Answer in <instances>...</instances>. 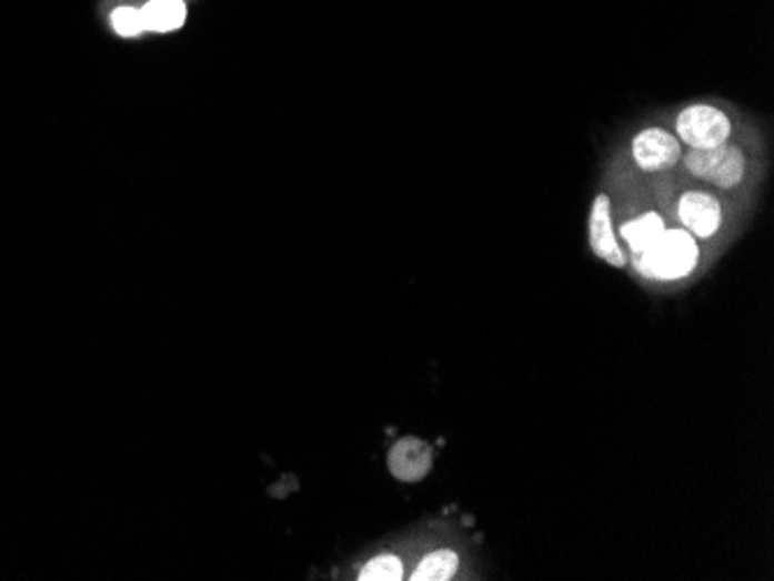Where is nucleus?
<instances>
[{
    "label": "nucleus",
    "mask_w": 774,
    "mask_h": 581,
    "mask_svg": "<svg viewBox=\"0 0 774 581\" xmlns=\"http://www.w3.org/2000/svg\"><path fill=\"white\" fill-rule=\"evenodd\" d=\"M592 253L615 269L629 267V253L622 246L615 225V204L610 191H599L590 204V221H586Z\"/></svg>",
    "instance_id": "423d86ee"
},
{
    "label": "nucleus",
    "mask_w": 774,
    "mask_h": 581,
    "mask_svg": "<svg viewBox=\"0 0 774 581\" xmlns=\"http://www.w3.org/2000/svg\"><path fill=\"white\" fill-rule=\"evenodd\" d=\"M360 581H399L404 579V563L394 553H383V557H376L373 561H369L362 570H360Z\"/></svg>",
    "instance_id": "9d476101"
},
{
    "label": "nucleus",
    "mask_w": 774,
    "mask_h": 581,
    "mask_svg": "<svg viewBox=\"0 0 774 581\" xmlns=\"http://www.w3.org/2000/svg\"><path fill=\"white\" fill-rule=\"evenodd\" d=\"M682 153L684 146L669 125L647 123L629 137L624 165L637 176L656 179L677 172Z\"/></svg>",
    "instance_id": "39448f33"
},
{
    "label": "nucleus",
    "mask_w": 774,
    "mask_h": 581,
    "mask_svg": "<svg viewBox=\"0 0 774 581\" xmlns=\"http://www.w3.org/2000/svg\"><path fill=\"white\" fill-rule=\"evenodd\" d=\"M144 31L151 33H172L179 31L189 19V8L183 0H149L140 8Z\"/></svg>",
    "instance_id": "6e6552de"
},
{
    "label": "nucleus",
    "mask_w": 774,
    "mask_h": 581,
    "mask_svg": "<svg viewBox=\"0 0 774 581\" xmlns=\"http://www.w3.org/2000/svg\"><path fill=\"white\" fill-rule=\"evenodd\" d=\"M756 132L716 149H684L675 174L740 200L756 188L761 176Z\"/></svg>",
    "instance_id": "f03ea898"
},
{
    "label": "nucleus",
    "mask_w": 774,
    "mask_h": 581,
    "mask_svg": "<svg viewBox=\"0 0 774 581\" xmlns=\"http://www.w3.org/2000/svg\"><path fill=\"white\" fill-rule=\"evenodd\" d=\"M110 21L114 33L121 38H138L140 33H144L142 12L138 8H117Z\"/></svg>",
    "instance_id": "9b49d317"
},
{
    "label": "nucleus",
    "mask_w": 774,
    "mask_h": 581,
    "mask_svg": "<svg viewBox=\"0 0 774 581\" xmlns=\"http://www.w3.org/2000/svg\"><path fill=\"white\" fill-rule=\"evenodd\" d=\"M462 559L455 549L443 547L426 553V557L415 565L409 579L413 581H450L460 572Z\"/></svg>",
    "instance_id": "1a4fd4ad"
},
{
    "label": "nucleus",
    "mask_w": 774,
    "mask_h": 581,
    "mask_svg": "<svg viewBox=\"0 0 774 581\" xmlns=\"http://www.w3.org/2000/svg\"><path fill=\"white\" fill-rule=\"evenodd\" d=\"M703 259L705 244L684 227L671 223L645 251L629 257V267L637 278L673 285L688 281L703 267Z\"/></svg>",
    "instance_id": "7ed1b4c3"
},
{
    "label": "nucleus",
    "mask_w": 774,
    "mask_h": 581,
    "mask_svg": "<svg viewBox=\"0 0 774 581\" xmlns=\"http://www.w3.org/2000/svg\"><path fill=\"white\" fill-rule=\"evenodd\" d=\"M669 128L684 149H716L752 135L744 130L742 114L731 104L716 100H693L682 104L671 114Z\"/></svg>",
    "instance_id": "20e7f679"
},
{
    "label": "nucleus",
    "mask_w": 774,
    "mask_h": 581,
    "mask_svg": "<svg viewBox=\"0 0 774 581\" xmlns=\"http://www.w3.org/2000/svg\"><path fill=\"white\" fill-rule=\"evenodd\" d=\"M432 466H434L432 445L415 436L396 440L388 455V468L392 472V478L406 485L422 482L426 475L432 472Z\"/></svg>",
    "instance_id": "0eeeda50"
},
{
    "label": "nucleus",
    "mask_w": 774,
    "mask_h": 581,
    "mask_svg": "<svg viewBox=\"0 0 774 581\" xmlns=\"http://www.w3.org/2000/svg\"><path fill=\"white\" fill-rule=\"evenodd\" d=\"M650 191L669 214L671 223L684 227L705 246L724 244V236L740 223V200L718 193L705 183L665 174L647 179Z\"/></svg>",
    "instance_id": "f257e3e1"
}]
</instances>
